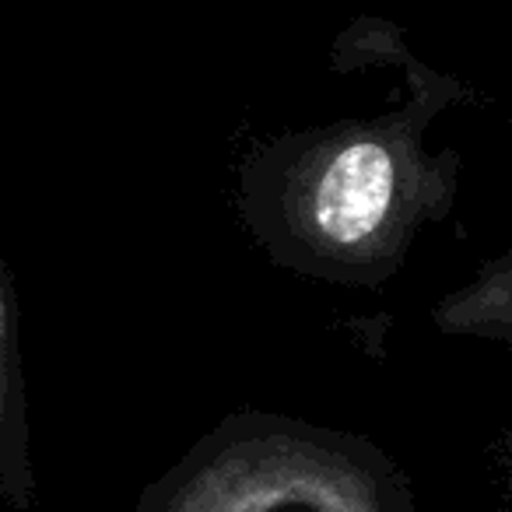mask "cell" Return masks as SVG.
<instances>
[{
	"label": "cell",
	"instance_id": "cell-4",
	"mask_svg": "<svg viewBox=\"0 0 512 512\" xmlns=\"http://www.w3.org/2000/svg\"><path fill=\"white\" fill-rule=\"evenodd\" d=\"M432 323L449 337L512 341V256L498 253L477 271L470 285L435 302Z\"/></svg>",
	"mask_w": 512,
	"mask_h": 512
},
{
	"label": "cell",
	"instance_id": "cell-1",
	"mask_svg": "<svg viewBox=\"0 0 512 512\" xmlns=\"http://www.w3.org/2000/svg\"><path fill=\"white\" fill-rule=\"evenodd\" d=\"M407 99L260 144L239 172V214L278 267L330 285L379 288L414 235L449 218L460 155L428 151L425 130L460 99L456 78L404 53Z\"/></svg>",
	"mask_w": 512,
	"mask_h": 512
},
{
	"label": "cell",
	"instance_id": "cell-3",
	"mask_svg": "<svg viewBox=\"0 0 512 512\" xmlns=\"http://www.w3.org/2000/svg\"><path fill=\"white\" fill-rule=\"evenodd\" d=\"M0 502L15 512L39 509L29 393H25L22 344H18V299L4 253H0Z\"/></svg>",
	"mask_w": 512,
	"mask_h": 512
},
{
	"label": "cell",
	"instance_id": "cell-2",
	"mask_svg": "<svg viewBox=\"0 0 512 512\" xmlns=\"http://www.w3.org/2000/svg\"><path fill=\"white\" fill-rule=\"evenodd\" d=\"M130 512H414V488L365 435L235 411L155 477Z\"/></svg>",
	"mask_w": 512,
	"mask_h": 512
}]
</instances>
